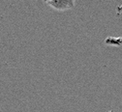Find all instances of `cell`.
<instances>
[{
  "mask_svg": "<svg viewBox=\"0 0 122 112\" xmlns=\"http://www.w3.org/2000/svg\"><path fill=\"white\" fill-rule=\"evenodd\" d=\"M46 3L52 9L60 12L69 11L75 7V2L73 0H51V1H46Z\"/></svg>",
  "mask_w": 122,
  "mask_h": 112,
  "instance_id": "cell-1",
  "label": "cell"
}]
</instances>
